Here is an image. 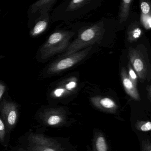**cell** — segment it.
Returning <instances> with one entry per match:
<instances>
[{"mask_svg":"<svg viewBox=\"0 0 151 151\" xmlns=\"http://www.w3.org/2000/svg\"><path fill=\"white\" fill-rule=\"evenodd\" d=\"M38 117L40 124L48 126H56L62 121L59 112L56 109H45L40 113Z\"/></svg>","mask_w":151,"mask_h":151,"instance_id":"obj_10","label":"cell"},{"mask_svg":"<svg viewBox=\"0 0 151 151\" xmlns=\"http://www.w3.org/2000/svg\"><path fill=\"white\" fill-rule=\"evenodd\" d=\"M8 134L5 124L0 116V144L4 146L7 145Z\"/></svg>","mask_w":151,"mask_h":151,"instance_id":"obj_15","label":"cell"},{"mask_svg":"<svg viewBox=\"0 0 151 151\" xmlns=\"http://www.w3.org/2000/svg\"></svg>","mask_w":151,"mask_h":151,"instance_id":"obj_23","label":"cell"},{"mask_svg":"<svg viewBox=\"0 0 151 151\" xmlns=\"http://www.w3.org/2000/svg\"><path fill=\"white\" fill-rule=\"evenodd\" d=\"M141 16L139 18L141 25L146 30L151 27V11L150 0H139Z\"/></svg>","mask_w":151,"mask_h":151,"instance_id":"obj_11","label":"cell"},{"mask_svg":"<svg viewBox=\"0 0 151 151\" xmlns=\"http://www.w3.org/2000/svg\"><path fill=\"white\" fill-rule=\"evenodd\" d=\"M121 78L122 84L127 94L135 100H140V96L137 86L129 79L127 71L124 67H122L121 70Z\"/></svg>","mask_w":151,"mask_h":151,"instance_id":"obj_12","label":"cell"},{"mask_svg":"<svg viewBox=\"0 0 151 151\" xmlns=\"http://www.w3.org/2000/svg\"><path fill=\"white\" fill-rule=\"evenodd\" d=\"M104 0H64L54 9L53 21L69 23L84 18L97 9Z\"/></svg>","mask_w":151,"mask_h":151,"instance_id":"obj_2","label":"cell"},{"mask_svg":"<svg viewBox=\"0 0 151 151\" xmlns=\"http://www.w3.org/2000/svg\"><path fill=\"white\" fill-rule=\"evenodd\" d=\"M96 148L98 151H106V146L103 137H99L96 142Z\"/></svg>","mask_w":151,"mask_h":151,"instance_id":"obj_17","label":"cell"},{"mask_svg":"<svg viewBox=\"0 0 151 151\" xmlns=\"http://www.w3.org/2000/svg\"><path fill=\"white\" fill-rule=\"evenodd\" d=\"M77 79L72 78L59 83L51 91V96L54 98H59L73 93L77 88Z\"/></svg>","mask_w":151,"mask_h":151,"instance_id":"obj_8","label":"cell"},{"mask_svg":"<svg viewBox=\"0 0 151 151\" xmlns=\"http://www.w3.org/2000/svg\"><path fill=\"white\" fill-rule=\"evenodd\" d=\"M134 0H121L117 20V26L122 27L126 24L131 14Z\"/></svg>","mask_w":151,"mask_h":151,"instance_id":"obj_9","label":"cell"},{"mask_svg":"<svg viewBox=\"0 0 151 151\" xmlns=\"http://www.w3.org/2000/svg\"><path fill=\"white\" fill-rule=\"evenodd\" d=\"M91 101L94 105L105 110L113 111L118 107L115 102L110 98L96 97L91 99Z\"/></svg>","mask_w":151,"mask_h":151,"instance_id":"obj_13","label":"cell"},{"mask_svg":"<svg viewBox=\"0 0 151 151\" xmlns=\"http://www.w3.org/2000/svg\"><path fill=\"white\" fill-rule=\"evenodd\" d=\"M1 9H0V13H1Z\"/></svg>","mask_w":151,"mask_h":151,"instance_id":"obj_22","label":"cell"},{"mask_svg":"<svg viewBox=\"0 0 151 151\" xmlns=\"http://www.w3.org/2000/svg\"><path fill=\"white\" fill-rule=\"evenodd\" d=\"M50 10L47 8H43L38 11L40 15L35 21V24L30 31L31 36L36 37L46 31L51 19L49 14Z\"/></svg>","mask_w":151,"mask_h":151,"instance_id":"obj_7","label":"cell"},{"mask_svg":"<svg viewBox=\"0 0 151 151\" xmlns=\"http://www.w3.org/2000/svg\"><path fill=\"white\" fill-rule=\"evenodd\" d=\"M0 112L7 132L10 134L16 127L18 120L17 106L13 102L3 100L0 104Z\"/></svg>","mask_w":151,"mask_h":151,"instance_id":"obj_5","label":"cell"},{"mask_svg":"<svg viewBox=\"0 0 151 151\" xmlns=\"http://www.w3.org/2000/svg\"><path fill=\"white\" fill-rule=\"evenodd\" d=\"M116 19L104 17L94 23L87 24L79 29L77 38L70 43L62 57L67 56L102 40L107 31L115 25Z\"/></svg>","mask_w":151,"mask_h":151,"instance_id":"obj_1","label":"cell"},{"mask_svg":"<svg viewBox=\"0 0 151 151\" xmlns=\"http://www.w3.org/2000/svg\"><path fill=\"white\" fill-rule=\"evenodd\" d=\"M57 0H38L33 4L28 9L29 13L34 14L43 8L51 9Z\"/></svg>","mask_w":151,"mask_h":151,"instance_id":"obj_14","label":"cell"},{"mask_svg":"<svg viewBox=\"0 0 151 151\" xmlns=\"http://www.w3.org/2000/svg\"><path fill=\"white\" fill-rule=\"evenodd\" d=\"M141 130L143 131H150L151 129V123L150 122L145 123L142 126L141 128Z\"/></svg>","mask_w":151,"mask_h":151,"instance_id":"obj_18","label":"cell"},{"mask_svg":"<svg viewBox=\"0 0 151 151\" xmlns=\"http://www.w3.org/2000/svg\"><path fill=\"white\" fill-rule=\"evenodd\" d=\"M75 33L74 31L57 30L51 34L41 47L40 58L43 60L48 59L57 54L64 52L69 47L70 40Z\"/></svg>","mask_w":151,"mask_h":151,"instance_id":"obj_3","label":"cell"},{"mask_svg":"<svg viewBox=\"0 0 151 151\" xmlns=\"http://www.w3.org/2000/svg\"><path fill=\"white\" fill-rule=\"evenodd\" d=\"M92 49V46H90L83 50L56 60L48 67L46 73L48 75H52L71 68L85 58Z\"/></svg>","mask_w":151,"mask_h":151,"instance_id":"obj_4","label":"cell"},{"mask_svg":"<svg viewBox=\"0 0 151 151\" xmlns=\"http://www.w3.org/2000/svg\"><path fill=\"white\" fill-rule=\"evenodd\" d=\"M128 72H127L128 75L129 79L134 83V84L136 86H137L138 76H137V74L135 72L134 70L132 67V65L129 63H128Z\"/></svg>","mask_w":151,"mask_h":151,"instance_id":"obj_16","label":"cell"},{"mask_svg":"<svg viewBox=\"0 0 151 151\" xmlns=\"http://www.w3.org/2000/svg\"><path fill=\"white\" fill-rule=\"evenodd\" d=\"M129 56L130 64L142 81L146 80L147 76V66L144 58L140 51L136 49L130 48Z\"/></svg>","mask_w":151,"mask_h":151,"instance_id":"obj_6","label":"cell"},{"mask_svg":"<svg viewBox=\"0 0 151 151\" xmlns=\"http://www.w3.org/2000/svg\"><path fill=\"white\" fill-rule=\"evenodd\" d=\"M4 56H3L2 55H0V59H1V58H3Z\"/></svg>","mask_w":151,"mask_h":151,"instance_id":"obj_21","label":"cell"},{"mask_svg":"<svg viewBox=\"0 0 151 151\" xmlns=\"http://www.w3.org/2000/svg\"><path fill=\"white\" fill-rule=\"evenodd\" d=\"M5 91V86L1 83L0 82V99L4 93Z\"/></svg>","mask_w":151,"mask_h":151,"instance_id":"obj_19","label":"cell"},{"mask_svg":"<svg viewBox=\"0 0 151 151\" xmlns=\"http://www.w3.org/2000/svg\"><path fill=\"white\" fill-rule=\"evenodd\" d=\"M148 88H149L148 89V91H149V97H150V99L151 98V86H148Z\"/></svg>","mask_w":151,"mask_h":151,"instance_id":"obj_20","label":"cell"}]
</instances>
